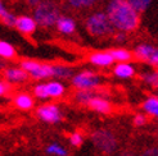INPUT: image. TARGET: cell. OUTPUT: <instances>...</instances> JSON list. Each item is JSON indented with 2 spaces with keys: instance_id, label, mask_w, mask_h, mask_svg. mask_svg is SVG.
<instances>
[{
  "instance_id": "4fadbf2b",
  "label": "cell",
  "mask_w": 158,
  "mask_h": 156,
  "mask_svg": "<svg viewBox=\"0 0 158 156\" xmlns=\"http://www.w3.org/2000/svg\"><path fill=\"white\" fill-rule=\"evenodd\" d=\"M88 106L90 109H93V110L98 111V113H109L110 111V104L108 103V101L102 99V97H97V96H94L89 101Z\"/></svg>"
},
{
  "instance_id": "5b68a950",
  "label": "cell",
  "mask_w": 158,
  "mask_h": 156,
  "mask_svg": "<svg viewBox=\"0 0 158 156\" xmlns=\"http://www.w3.org/2000/svg\"><path fill=\"white\" fill-rule=\"evenodd\" d=\"M21 68L25 69L35 80H44V78L53 77V65L39 63L35 60H23L21 63Z\"/></svg>"
},
{
  "instance_id": "836d02e7",
  "label": "cell",
  "mask_w": 158,
  "mask_h": 156,
  "mask_svg": "<svg viewBox=\"0 0 158 156\" xmlns=\"http://www.w3.org/2000/svg\"><path fill=\"white\" fill-rule=\"evenodd\" d=\"M8 10H6V8H5V5H4V3L2 2V0H0V18L3 17V15L6 13Z\"/></svg>"
},
{
  "instance_id": "f546056e",
  "label": "cell",
  "mask_w": 158,
  "mask_h": 156,
  "mask_svg": "<svg viewBox=\"0 0 158 156\" xmlns=\"http://www.w3.org/2000/svg\"><path fill=\"white\" fill-rule=\"evenodd\" d=\"M9 84H8L6 82H3V81H0V96H4L5 93L9 91Z\"/></svg>"
},
{
  "instance_id": "603a6c76",
  "label": "cell",
  "mask_w": 158,
  "mask_h": 156,
  "mask_svg": "<svg viewBox=\"0 0 158 156\" xmlns=\"http://www.w3.org/2000/svg\"><path fill=\"white\" fill-rule=\"evenodd\" d=\"M127 2L132 5L134 9H136L139 13H141L149 6V4H151L152 0H127Z\"/></svg>"
},
{
  "instance_id": "ffe728a7",
  "label": "cell",
  "mask_w": 158,
  "mask_h": 156,
  "mask_svg": "<svg viewBox=\"0 0 158 156\" xmlns=\"http://www.w3.org/2000/svg\"><path fill=\"white\" fill-rule=\"evenodd\" d=\"M143 109L148 114L158 116V97H149L143 104Z\"/></svg>"
},
{
  "instance_id": "4316f807",
  "label": "cell",
  "mask_w": 158,
  "mask_h": 156,
  "mask_svg": "<svg viewBox=\"0 0 158 156\" xmlns=\"http://www.w3.org/2000/svg\"><path fill=\"white\" fill-rule=\"evenodd\" d=\"M34 93H35V96H37L39 99H46V97H48L45 83L36 84V86H35V88H34Z\"/></svg>"
},
{
  "instance_id": "6da1fadb",
  "label": "cell",
  "mask_w": 158,
  "mask_h": 156,
  "mask_svg": "<svg viewBox=\"0 0 158 156\" xmlns=\"http://www.w3.org/2000/svg\"><path fill=\"white\" fill-rule=\"evenodd\" d=\"M106 13L116 29L132 32L139 27L140 15L127 0H110Z\"/></svg>"
},
{
  "instance_id": "30bf717a",
  "label": "cell",
  "mask_w": 158,
  "mask_h": 156,
  "mask_svg": "<svg viewBox=\"0 0 158 156\" xmlns=\"http://www.w3.org/2000/svg\"><path fill=\"white\" fill-rule=\"evenodd\" d=\"M89 61L94 65L103 68V67L112 65L114 59L112 55H110L109 51H97V53H93L89 57Z\"/></svg>"
},
{
  "instance_id": "4dcf8cb0",
  "label": "cell",
  "mask_w": 158,
  "mask_h": 156,
  "mask_svg": "<svg viewBox=\"0 0 158 156\" xmlns=\"http://www.w3.org/2000/svg\"><path fill=\"white\" fill-rule=\"evenodd\" d=\"M114 40L117 42H123L126 40V32H123V31H120V32H117L114 35Z\"/></svg>"
},
{
  "instance_id": "d6986e66",
  "label": "cell",
  "mask_w": 158,
  "mask_h": 156,
  "mask_svg": "<svg viewBox=\"0 0 158 156\" xmlns=\"http://www.w3.org/2000/svg\"><path fill=\"white\" fill-rule=\"evenodd\" d=\"M66 2L73 9H88L97 3V0H66Z\"/></svg>"
},
{
  "instance_id": "484cf974",
  "label": "cell",
  "mask_w": 158,
  "mask_h": 156,
  "mask_svg": "<svg viewBox=\"0 0 158 156\" xmlns=\"http://www.w3.org/2000/svg\"><path fill=\"white\" fill-rule=\"evenodd\" d=\"M15 19H17V17L13 14V13H10V12H6L3 17H2V21H3V23L4 25H6L8 27H14V25H15Z\"/></svg>"
},
{
  "instance_id": "277c9868",
  "label": "cell",
  "mask_w": 158,
  "mask_h": 156,
  "mask_svg": "<svg viewBox=\"0 0 158 156\" xmlns=\"http://www.w3.org/2000/svg\"><path fill=\"white\" fill-rule=\"evenodd\" d=\"M91 141L94 146L104 155L113 154L117 149L116 137L109 131H106V129H99L97 132H94L91 136Z\"/></svg>"
},
{
  "instance_id": "83f0119b",
  "label": "cell",
  "mask_w": 158,
  "mask_h": 156,
  "mask_svg": "<svg viewBox=\"0 0 158 156\" xmlns=\"http://www.w3.org/2000/svg\"><path fill=\"white\" fill-rule=\"evenodd\" d=\"M69 142L72 146H81L82 145V136L80 133H72L69 136Z\"/></svg>"
},
{
  "instance_id": "ac0fdd59",
  "label": "cell",
  "mask_w": 158,
  "mask_h": 156,
  "mask_svg": "<svg viewBox=\"0 0 158 156\" xmlns=\"http://www.w3.org/2000/svg\"><path fill=\"white\" fill-rule=\"evenodd\" d=\"M110 55L113 57V59L118 63H122V61H130L132 59V54L126 50V49H112L109 50Z\"/></svg>"
},
{
  "instance_id": "8992f818",
  "label": "cell",
  "mask_w": 158,
  "mask_h": 156,
  "mask_svg": "<svg viewBox=\"0 0 158 156\" xmlns=\"http://www.w3.org/2000/svg\"><path fill=\"white\" fill-rule=\"evenodd\" d=\"M72 83L78 90H93L99 84V77L94 72L84 71L72 78Z\"/></svg>"
},
{
  "instance_id": "7c38bea8",
  "label": "cell",
  "mask_w": 158,
  "mask_h": 156,
  "mask_svg": "<svg viewBox=\"0 0 158 156\" xmlns=\"http://www.w3.org/2000/svg\"><path fill=\"white\" fill-rule=\"evenodd\" d=\"M4 77L8 82L10 83H21L25 82L28 78V73L22 68H6L4 71Z\"/></svg>"
},
{
  "instance_id": "cb8c5ba5",
  "label": "cell",
  "mask_w": 158,
  "mask_h": 156,
  "mask_svg": "<svg viewBox=\"0 0 158 156\" xmlns=\"http://www.w3.org/2000/svg\"><path fill=\"white\" fill-rule=\"evenodd\" d=\"M46 151H48V154H53V155H57V156H66L67 155V151L57 143L50 145L48 149H46Z\"/></svg>"
},
{
  "instance_id": "d590c367",
  "label": "cell",
  "mask_w": 158,
  "mask_h": 156,
  "mask_svg": "<svg viewBox=\"0 0 158 156\" xmlns=\"http://www.w3.org/2000/svg\"><path fill=\"white\" fill-rule=\"evenodd\" d=\"M3 67H4V64L2 63V61H0V69H3Z\"/></svg>"
},
{
  "instance_id": "d6a6232c",
  "label": "cell",
  "mask_w": 158,
  "mask_h": 156,
  "mask_svg": "<svg viewBox=\"0 0 158 156\" xmlns=\"http://www.w3.org/2000/svg\"><path fill=\"white\" fill-rule=\"evenodd\" d=\"M43 2V0H26V3L28 4V6H31V8H35L36 5H39Z\"/></svg>"
},
{
  "instance_id": "52a82bcc",
  "label": "cell",
  "mask_w": 158,
  "mask_h": 156,
  "mask_svg": "<svg viewBox=\"0 0 158 156\" xmlns=\"http://www.w3.org/2000/svg\"><path fill=\"white\" fill-rule=\"evenodd\" d=\"M36 113H37L39 118L46 123H58L62 119V114H60L59 107L54 104L43 105L37 109Z\"/></svg>"
},
{
  "instance_id": "7a4b0ae2",
  "label": "cell",
  "mask_w": 158,
  "mask_h": 156,
  "mask_svg": "<svg viewBox=\"0 0 158 156\" xmlns=\"http://www.w3.org/2000/svg\"><path fill=\"white\" fill-rule=\"evenodd\" d=\"M60 15L59 6L50 0H43V2L34 8V19L36 21L37 26L49 28L55 26L57 19Z\"/></svg>"
},
{
  "instance_id": "9a60e30c",
  "label": "cell",
  "mask_w": 158,
  "mask_h": 156,
  "mask_svg": "<svg viewBox=\"0 0 158 156\" xmlns=\"http://www.w3.org/2000/svg\"><path fill=\"white\" fill-rule=\"evenodd\" d=\"M114 76L120 77V78H130L134 76L135 71H134V67L130 65L127 61H122V63H118L114 69H113Z\"/></svg>"
},
{
  "instance_id": "d4e9b609",
  "label": "cell",
  "mask_w": 158,
  "mask_h": 156,
  "mask_svg": "<svg viewBox=\"0 0 158 156\" xmlns=\"http://www.w3.org/2000/svg\"><path fill=\"white\" fill-rule=\"evenodd\" d=\"M144 81L149 83L153 87H158V72H152V73H147L143 76Z\"/></svg>"
},
{
  "instance_id": "9c48e42d",
  "label": "cell",
  "mask_w": 158,
  "mask_h": 156,
  "mask_svg": "<svg viewBox=\"0 0 158 156\" xmlns=\"http://www.w3.org/2000/svg\"><path fill=\"white\" fill-rule=\"evenodd\" d=\"M14 27L23 35H32L37 28V23L34 19V17H30V15H19V17H17V19H15Z\"/></svg>"
},
{
  "instance_id": "2e32d148",
  "label": "cell",
  "mask_w": 158,
  "mask_h": 156,
  "mask_svg": "<svg viewBox=\"0 0 158 156\" xmlns=\"http://www.w3.org/2000/svg\"><path fill=\"white\" fill-rule=\"evenodd\" d=\"M45 87H46L48 97H60L66 91L64 86L57 81H52V82L45 83Z\"/></svg>"
},
{
  "instance_id": "5bb4252c",
  "label": "cell",
  "mask_w": 158,
  "mask_h": 156,
  "mask_svg": "<svg viewBox=\"0 0 158 156\" xmlns=\"http://www.w3.org/2000/svg\"><path fill=\"white\" fill-rule=\"evenodd\" d=\"M14 104L21 110H30V109H32L35 101L28 93H18L14 99Z\"/></svg>"
},
{
  "instance_id": "e575fe53",
  "label": "cell",
  "mask_w": 158,
  "mask_h": 156,
  "mask_svg": "<svg viewBox=\"0 0 158 156\" xmlns=\"http://www.w3.org/2000/svg\"><path fill=\"white\" fill-rule=\"evenodd\" d=\"M121 156H135V155H132V154H130V152H125V154H122Z\"/></svg>"
},
{
  "instance_id": "1f68e13d",
  "label": "cell",
  "mask_w": 158,
  "mask_h": 156,
  "mask_svg": "<svg viewBox=\"0 0 158 156\" xmlns=\"http://www.w3.org/2000/svg\"><path fill=\"white\" fill-rule=\"evenodd\" d=\"M141 156H158V149H149Z\"/></svg>"
},
{
  "instance_id": "ba28073f",
  "label": "cell",
  "mask_w": 158,
  "mask_h": 156,
  "mask_svg": "<svg viewBox=\"0 0 158 156\" xmlns=\"http://www.w3.org/2000/svg\"><path fill=\"white\" fill-rule=\"evenodd\" d=\"M135 57L143 61L152 64V65H158V49L151 45H139L135 49Z\"/></svg>"
},
{
  "instance_id": "44dd1931",
  "label": "cell",
  "mask_w": 158,
  "mask_h": 156,
  "mask_svg": "<svg viewBox=\"0 0 158 156\" xmlns=\"http://www.w3.org/2000/svg\"><path fill=\"white\" fill-rule=\"evenodd\" d=\"M72 76V69L66 65H53V77L55 78H68Z\"/></svg>"
},
{
  "instance_id": "f1b7e54d",
  "label": "cell",
  "mask_w": 158,
  "mask_h": 156,
  "mask_svg": "<svg viewBox=\"0 0 158 156\" xmlns=\"http://www.w3.org/2000/svg\"><path fill=\"white\" fill-rule=\"evenodd\" d=\"M147 123V118L144 115H141V114H138L135 118H134V124H135L136 127H141V126H144V124Z\"/></svg>"
},
{
  "instance_id": "7402d4cb",
  "label": "cell",
  "mask_w": 158,
  "mask_h": 156,
  "mask_svg": "<svg viewBox=\"0 0 158 156\" xmlns=\"http://www.w3.org/2000/svg\"><path fill=\"white\" fill-rule=\"evenodd\" d=\"M94 96H95V93H94L91 90H78V92L76 93V100L80 104H86L88 105V103Z\"/></svg>"
},
{
  "instance_id": "8fae6325",
  "label": "cell",
  "mask_w": 158,
  "mask_h": 156,
  "mask_svg": "<svg viewBox=\"0 0 158 156\" xmlns=\"http://www.w3.org/2000/svg\"><path fill=\"white\" fill-rule=\"evenodd\" d=\"M55 27L63 35H72L76 31V22L68 15H59L57 23H55Z\"/></svg>"
},
{
  "instance_id": "e0dca14e",
  "label": "cell",
  "mask_w": 158,
  "mask_h": 156,
  "mask_svg": "<svg viewBox=\"0 0 158 156\" xmlns=\"http://www.w3.org/2000/svg\"><path fill=\"white\" fill-rule=\"evenodd\" d=\"M17 55L15 49L13 48V45H10L6 41H2L0 40V58L3 59H13Z\"/></svg>"
},
{
  "instance_id": "3957f363",
  "label": "cell",
  "mask_w": 158,
  "mask_h": 156,
  "mask_svg": "<svg viewBox=\"0 0 158 156\" xmlns=\"http://www.w3.org/2000/svg\"><path fill=\"white\" fill-rule=\"evenodd\" d=\"M85 27L94 37H106L114 32V27L106 12H95L90 14L86 18Z\"/></svg>"
}]
</instances>
